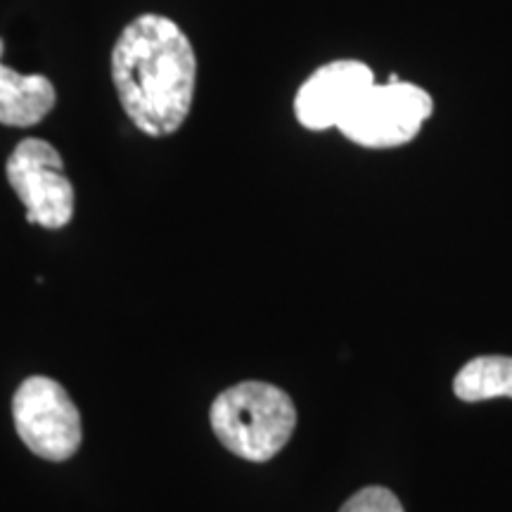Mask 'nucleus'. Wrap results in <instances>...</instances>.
I'll return each instance as SVG.
<instances>
[{
	"label": "nucleus",
	"instance_id": "1",
	"mask_svg": "<svg viewBox=\"0 0 512 512\" xmlns=\"http://www.w3.org/2000/svg\"><path fill=\"white\" fill-rule=\"evenodd\" d=\"M112 83L138 131L152 138L176 133L195 100L197 55L188 34L164 15H138L114 43Z\"/></svg>",
	"mask_w": 512,
	"mask_h": 512
},
{
	"label": "nucleus",
	"instance_id": "2",
	"mask_svg": "<svg viewBox=\"0 0 512 512\" xmlns=\"http://www.w3.org/2000/svg\"><path fill=\"white\" fill-rule=\"evenodd\" d=\"M209 418L211 430L230 453L249 463H266L290 441L297 408L275 384L249 380L216 396Z\"/></svg>",
	"mask_w": 512,
	"mask_h": 512
},
{
	"label": "nucleus",
	"instance_id": "3",
	"mask_svg": "<svg viewBox=\"0 0 512 512\" xmlns=\"http://www.w3.org/2000/svg\"><path fill=\"white\" fill-rule=\"evenodd\" d=\"M432 114V95L425 88L394 76L389 83H373L351 107L337 131L361 147L389 150L418 138Z\"/></svg>",
	"mask_w": 512,
	"mask_h": 512
},
{
	"label": "nucleus",
	"instance_id": "4",
	"mask_svg": "<svg viewBox=\"0 0 512 512\" xmlns=\"http://www.w3.org/2000/svg\"><path fill=\"white\" fill-rule=\"evenodd\" d=\"M12 418L19 439L38 458H72L81 446V415L60 382L50 377H27L12 399Z\"/></svg>",
	"mask_w": 512,
	"mask_h": 512
},
{
	"label": "nucleus",
	"instance_id": "5",
	"mask_svg": "<svg viewBox=\"0 0 512 512\" xmlns=\"http://www.w3.org/2000/svg\"><path fill=\"white\" fill-rule=\"evenodd\" d=\"M8 183L27 209V221L60 230L74 219V185L64 174L55 145L41 138H24L5 164Z\"/></svg>",
	"mask_w": 512,
	"mask_h": 512
},
{
	"label": "nucleus",
	"instance_id": "6",
	"mask_svg": "<svg viewBox=\"0 0 512 512\" xmlns=\"http://www.w3.org/2000/svg\"><path fill=\"white\" fill-rule=\"evenodd\" d=\"M375 83L373 69L358 60H335L316 69L294 98L297 121L309 131L339 128L351 107Z\"/></svg>",
	"mask_w": 512,
	"mask_h": 512
},
{
	"label": "nucleus",
	"instance_id": "7",
	"mask_svg": "<svg viewBox=\"0 0 512 512\" xmlns=\"http://www.w3.org/2000/svg\"><path fill=\"white\" fill-rule=\"evenodd\" d=\"M5 43L0 38V124L29 128L53 112L57 91L43 74H19L3 64Z\"/></svg>",
	"mask_w": 512,
	"mask_h": 512
},
{
	"label": "nucleus",
	"instance_id": "8",
	"mask_svg": "<svg viewBox=\"0 0 512 512\" xmlns=\"http://www.w3.org/2000/svg\"><path fill=\"white\" fill-rule=\"evenodd\" d=\"M453 392L467 403L498 396L512 399V356H477L467 361L453 380Z\"/></svg>",
	"mask_w": 512,
	"mask_h": 512
},
{
	"label": "nucleus",
	"instance_id": "9",
	"mask_svg": "<svg viewBox=\"0 0 512 512\" xmlns=\"http://www.w3.org/2000/svg\"><path fill=\"white\" fill-rule=\"evenodd\" d=\"M339 512H403V505L396 494L384 486H366L356 491Z\"/></svg>",
	"mask_w": 512,
	"mask_h": 512
}]
</instances>
